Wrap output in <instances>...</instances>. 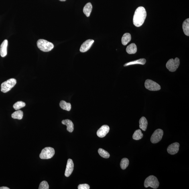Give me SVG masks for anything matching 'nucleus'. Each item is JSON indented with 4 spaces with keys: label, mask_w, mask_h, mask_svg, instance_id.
I'll list each match as a JSON object with an SVG mask.
<instances>
[{
    "label": "nucleus",
    "mask_w": 189,
    "mask_h": 189,
    "mask_svg": "<svg viewBox=\"0 0 189 189\" xmlns=\"http://www.w3.org/2000/svg\"><path fill=\"white\" fill-rule=\"evenodd\" d=\"M164 132L162 130L158 129L154 131L151 138L152 143L156 144L160 141L162 137Z\"/></svg>",
    "instance_id": "obj_8"
},
{
    "label": "nucleus",
    "mask_w": 189,
    "mask_h": 189,
    "mask_svg": "<svg viewBox=\"0 0 189 189\" xmlns=\"http://www.w3.org/2000/svg\"><path fill=\"white\" fill-rule=\"evenodd\" d=\"M54 149L51 147H46L43 149L40 155L41 159H50L53 157L55 154Z\"/></svg>",
    "instance_id": "obj_5"
},
{
    "label": "nucleus",
    "mask_w": 189,
    "mask_h": 189,
    "mask_svg": "<svg viewBox=\"0 0 189 189\" xmlns=\"http://www.w3.org/2000/svg\"><path fill=\"white\" fill-rule=\"evenodd\" d=\"M94 41L92 39H89L86 40L83 43L81 46L80 51L82 53L87 52L91 48L92 44H93Z\"/></svg>",
    "instance_id": "obj_9"
},
{
    "label": "nucleus",
    "mask_w": 189,
    "mask_h": 189,
    "mask_svg": "<svg viewBox=\"0 0 189 189\" xmlns=\"http://www.w3.org/2000/svg\"><path fill=\"white\" fill-rule=\"evenodd\" d=\"M110 127L107 125L102 126L97 132V135L98 137L103 138L109 132Z\"/></svg>",
    "instance_id": "obj_11"
},
{
    "label": "nucleus",
    "mask_w": 189,
    "mask_h": 189,
    "mask_svg": "<svg viewBox=\"0 0 189 189\" xmlns=\"http://www.w3.org/2000/svg\"><path fill=\"white\" fill-rule=\"evenodd\" d=\"M8 45V41L5 40L2 43L0 47V55L1 57H4L7 54V48Z\"/></svg>",
    "instance_id": "obj_13"
},
{
    "label": "nucleus",
    "mask_w": 189,
    "mask_h": 189,
    "mask_svg": "<svg viewBox=\"0 0 189 189\" xmlns=\"http://www.w3.org/2000/svg\"><path fill=\"white\" fill-rule=\"evenodd\" d=\"M137 50L136 45L134 43H132L127 47L126 51L129 54H134L136 53Z\"/></svg>",
    "instance_id": "obj_16"
},
{
    "label": "nucleus",
    "mask_w": 189,
    "mask_h": 189,
    "mask_svg": "<svg viewBox=\"0 0 189 189\" xmlns=\"http://www.w3.org/2000/svg\"><path fill=\"white\" fill-rule=\"evenodd\" d=\"M182 28L184 34L187 36H189V19L185 20L183 23Z\"/></svg>",
    "instance_id": "obj_19"
},
{
    "label": "nucleus",
    "mask_w": 189,
    "mask_h": 189,
    "mask_svg": "<svg viewBox=\"0 0 189 189\" xmlns=\"http://www.w3.org/2000/svg\"><path fill=\"white\" fill-rule=\"evenodd\" d=\"M49 186L46 181H44L41 182L39 186V189H48Z\"/></svg>",
    "instance_id": "obj_27"
},
{
    "label": "nucleus",
    "mask_w": 189,
    "mask_h": 189,
    "mask_svg": "<svg viewBox=\"0 0 189 189\" xmlns=\"http://www.w3.org/2000/svg\"><path fill=\"white\" fill-rule=\"evenodd\" d=\"M78 189H89L90 186L87 184H83L79 185Z\"/></svg>",
    "instance_id": "obj_28"
},
{
    "label": "nucleus",
    "mask_w": 189,
    "mask_h": 189,
    "mask_svg": "<svg viewBox=\"0 0 189 189\" xmlns=\"http://www.w3.org/2000/svg\"><path fill=\"white\" fill-rule=\"evenodd\" d=\"M60 106L62 109L67 111H70L72 108L71 104L70 103H67L64 101H60Z\"/></svg>",
    "instance_id": "obj_20"
},
{
    "label": "nucleus",
    "mask_w": 189,
    "mask_h": 189,
    "mask_svg": "<svg viewBox=\"0 0 189 189\" xmlns=\"http://www.w3.org/2000/svg\"><path fill=\"white\" fill-rule=\"evenodd\" d=\"M179 147L180 144L179 143H173L168 147L167 149V152L171 155L176 154L179 151Z\"/></svg>",
    "instance_id": "obj_10"
},
{
    "label": "nucleus",
    "mask_w": 189,
    "mask_h": 189,
    "mask_svg": "<svg viewBox=\"0 0 189 189\" xmlns=\"http://www.w3.org/2000/svg\"><path fill=\"white\" fill-rule=\"evenodd\" d=\"M129 164V161L128 159L127 158H124L121 160V163H120V166L122 170H125L128 166Z\"/></svg>",
    "instance_id": "obj_24"
},
{
    "label": "nucleus",
    "mask_w": 189,
    "mask_h": 189,
    "mask_svg": "<svg viewBox=\"0 0 189 189\" xmlns=\"http://www.w3.org/2000/svg\"><path fill=\"white\" fill-rule=\"evenodd\" d=\"M23 112L21 110H18L12 114V117L13 119L21 120L23 119Z\"/></svg>",
    "instance_id": "obj_22"
},
{
    "label": "nucleus",
    "mask_w": 189,
    "mask_h": 189,
    "mask_svg": "<svg viewBox=\"0 0 189 189\" xmlns=\"http://www.w3.org/2000/svg\"><path fill=\"white\" fill-rule=\"evenodd\" d=\"M26 104L25 102L22 101H18L14 104L13 108L15 110H19L25 107Z\"/></svg>",
    "instance_id": "obj_25"
},
{
    "label": "nucleus",
    "mask_w": 189,
    "mask_h": 189,
    "mask_svg": "<svg viewBox=\"0 0 189 189\" xmlns=\"http://www.w3.org/2000/svg\"><path fill=\"white\" fill-rule=\"evenodd\" d=\"M145 86L146 88L150 91H158L161 89L160 86L158 84L152 80L149 79L146 80Z\"/></svg>",
    "instance_id": "obj_7"
},
{
    "label": "nucleus",
    "mask_w": 189,
    "mask_h": 189,
    "mask_svg": "<svg viewBox=\"0 0 189 189\" xmlns=\"http://www.w3.org/2000/svg\"><path fill=\"white\" fill-rule=\"evenodd\" d=\"M98 153L100 155V156L104 158H109L110 156L109 153L107 151L101 148L98 149Z\"/></svg>",
    "instance_id": "obj_26"
},
{
    "label": "nucleus",
    "mask_w": 189,
    "mask_h": 189,
    "mask_svg": "<svg viewBox=\"0 0 189 189\" xmlns=\"http://www.w3.org/2000/svg\"><path fill=\"white\" fill-rule=\"evenodd\" d=\"M146 62V60L145 59H141L139 60L136 61H133L128 63H127L124 65V66H127L130 65L135 64H140L142 65H144Z\"/></svg>",
    "instance_id": "obj_21"
},
{
    "label": "nucleus",
    "mask_w": 189,
    "mask_h": 189,
    "mask_svg": "<svg viewBox=\"0 0 189 189\" xmlns=\"http://www.w3.org/2000/svg\"><path fill=\"white\" fill-rule=\"evenodd\" d=\"M131 39V35L129 33H126L122 37V42L123 45H127Z\"/></svg>",
    "instance_id": "obj_18"
},
{
    "label": "nucleus",
    "mask_w": 189,
    "mask_h": 189,
    "mask_svg": "<svg viewBox=\"0 0 189 189\" xmlns=\"http://www.w3.org/2000/svg\"><path fill=\"white\" fill-rule=\"evenodd\" d=\"M0 189H10V188L7 187L3 186L1 187Z\"/></svg>",
    "instance_id": "obj_29"
},
{
    "label": "nucleus",
    "mask_w": 189,
    "mask_h": 189,
    "mask_svg": "<svg viewBox=\"0 0 189 189\" xmlns=\"http://www.w3.org/2000/svg\"><path fill=\"white\" fill-rule=\"evenodd\" d=\"M147 15V11L144 7H140L138 8L133 16V24L137 27L141 26L144 22Z\"/></svg>",
    "instance_id": "obj_1"
},
{
    "label": "nucleus",
    "mask_w": 189,
    "mask_h": 189,
    "mask_svg": "<svg viewBox=\"0 0 189 189\" xmlns=\"http://www.w3.org/2000/svg\"><path fill=\"white\" fill-rule=\"evenodd\" d=\"M74 164L71 159H68L67 163L66 168L65 172V176L69 177L70 176L74 170Z\"/></svg>",
    "instance_id": "obj_12"
},
{
    "label": "nucleus",
    "mask_w": 189,
    "mask_h": 189,
    "mask_svg": "<svg viewBox=\"0 0 189 189\" xmlns=\"http://www.w3.org/2000/svg\"><path fill=\"white\" fill-rule=\"evenodd\" d=\"M179 65V59L176 58L174 60L173 59L169 60L166 63V67L170 72H174L178 69Z\"/></svg>",
    "instance_id": "obj_6"
},
{
    "label": "nucleus",
    "mask_w": 189,
    "mask_h": 189,
    "mask_svg": "<svg viewBox=\"0 0 189 189\" xmlns=\"http://www.w3.org/2000/svg\"><path fill=\"white\" fill-rule=\"evenodd\" d=\"M37 46L40 50L44 52H48L54 48V45L44 39H39L37 42Z\"/></svg>",
    "instance_id": "obj_2"
},
{
    "label": "nucleus",
    "mask_w": 189,
    "mask_h": 189,
    "mask_svg": "<svg viewBox=\"0 0 189 189\" xmlns=\"http://www.w3.org/2000/svg\"><path fill=\"white\" fill-rule=\"evenodd\" d=\"M144 185L146 188L150 187L151 188L155 189L158 188L159 182L156 177L154 176H150L146 179Z\"/></svg>",
    "instance_id": "obj_3"
},
{
    "label": "nucleus",
    "mask_w": 189,
    "mask_h": 189,
    "mask_svg": "<svg viewBox=\"0 0 189 189\" xmlns=\"http://www.w3.org/2000/svg\"><path fill=\"white\" fill-rule=\"evenodd\" d=\"M60 1H66V0H59Z\"/></svg>",
    "instance_id": "obj_30"
},
{
    "label": "nucleus",
    "mask_w": 189,
    "mask_h": 189,
    "mask_svg": "<svg viewBox=\"0 0 189 189\" xmlns=\"http://www.w3.org/2000/svg\"><path fill=\"white\" fill-rule=\"evenodd\" d=\"M143 136V134L141 133V130H136L134 133L133 136V139L135 140H139L141 139Z\"/></svg>",
    "instance_id": "obj_23"
},
{
    "label": "nucleus",
    "mask_w": 189,
    "mask_h": 189,
    "mask_svg": "<svg viewBox=\"0 0 189 189\" xmlns=\"http://www.w3.org/2000/svg\"><path fill=\"white\" fill-rule=\"evenodd\" d=\"M139 123L140 128L143 131L146 130L148 125V122L146 118L144 117H142L139 120Z\"/></svg>",
    "instance_id": "obj_15"
},
{
    "label": "nucleus",
    "mask_w": 189,
    "mask_h": 189,
    "mask_svg": "<svg viewBox=\"0 0 189 189\" xmlns=\"http://www.w3.org/2000/svg\"><path fill=\"white\" fill-rule=\"evenodd\" d=\"M62 123L63 125L67 126V129L69 132L72 133L73 131L74 125L71 120L68 119L63 120L62 121Z\"/></svg>",
    "instance_id": "obj_14"
},
{
    "label": "nucleus",
    "mask_w": 189,
    "mask_h": 189,
    "mask_svg": "<svg viewBox=\"0 0 189 189\" xmlns=\"http://www.w3.org/2000/svg\"><path fill=\"white\" fill-rule=\"evenodd\" d=\"M92 8V5L90 3L86 4L83 9V12L86 17H89L91 14Z\"/></svg>",
    "instance_id": "obj_17"
},
{
    "label": "nucleus",
    "mask_w": 189,
    "mask_h": 189,
    "mask_svg": "<svg viewBox=\"0 0 189 189\" xmlns=\"http://www.w3.org/2000/svg\"><path fill=\"white\" fill-rule=\"evenodd\" d=\"M17 83V81L15 78H10L1 84V91L4 93H6L11 90Z\"/></svg>",
    "instance_id": "obj_4"
}]
</instances>
